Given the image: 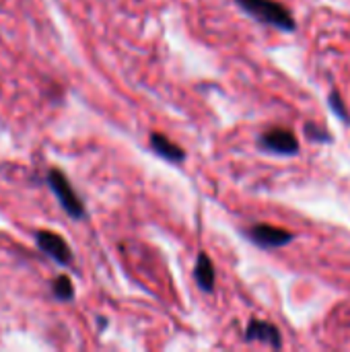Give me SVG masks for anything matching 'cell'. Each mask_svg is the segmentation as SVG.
Wrapping results in <instances>:
<instances>
[{
  "instance_id": "obj_1",
  "label": "cell",
  "mask_w": 350,
  "mask_h": 352,
  "mask_svg": "<svg viewBox=\"0 0 350 352\" xmlns=\"http://www.w3.org/2000/svg\"><path fill=\"white\" fill-rule=\"evenodd\" d=\"M237 6L262 25L293 33L297 29L293 12L276 0H235Z\"/></svg>"
},
{
  "instance_id": "obj_2",
  "label": "cell",
  "mask_w": 350,
  "mask_h": 352,
  "mask_svg": "<svg viewBox=\"0 0 350 352\" xmlns=\"http://www.w3.org/2000/svg\"><path fill=\"white\" fill-rule=\"evenodd\" d=\"M45 182H47L50 190L54 192V196L58 198L62 210H64L70 219H74V221L85 219V214H87V212H85V204H83V200L78 198V194L72 190L68 177H66L60 169H50L47 175H45Z\"/></svg>"
},
{
  "instance_id": "obj_3",
  "label": "cell",
  "mask_w": 350,
  "mask_h": 352,
  "mask_svg": "<svg viewBox=\"0 0 350 352\" xmlns=\"http://www.w3.org/2000/svg\"><path fill=\"white\" fill-rule=\"evenodd\" d=\"M258 146L272 155L291 157V155L299 153V140L295 138V134L291 130H285V128H272V130H266L264 134H260Z\"/></svg>"
},
{
  "instance_id": "obj_4",
  "label": "cell",
  "mask_w": 350,
  "mask_h": 352,
  "mask_svg": "<svg viewBox=\"0 0 350 352\" xmlns=\"http://www.w3.org/2000/svg\"><path fill=\"white\" fill-rule=\"evenodd\" d=\"M245 235L252 243H256L262 250H278V248L289 245L295 239L291 231L272 227V225H254L245 231Z\"/></svg>"
},
{
  "instance_id": "obj_5",
  "label": "cell",
  "mask_w": 350,
  "mask_h": 352,
  "mask_svg": "<svg viewBox=\"0 0 350 352\" xmlns=\"http://www.w3.org/2000/svg\"><path fill=\"white\" fill-rule=\"evenodd\" d=\"M35 243L56 264H60V266L72 264V252H70V248H68V243L64 241L62 235H58L54 231H37L35 233Z\"/></svg>"
},
{
  "instance_id": "obj_6",
  "label": "cell",
  "mask_w": 350,
  "mask_h": 352,
  "mask_svg": "<svg viewBox=\"0 0 350 352\" xmlns=\"http://www.w3.org/2000/svg\"><path fill=\"white\" fill-rule=\"evenodd\" d=\"M243 336L248 342H264L272 349L283 346V336H281L278 328L270 322H264V320H250Z\"/></svg>"
},
{
  "instance_id": "obj_7",
  "label": "cell",
  "mask_w": 350,
  "mask_h": 352,
  "mask_svg": "<svg viewBox=\"0 0 350 352\" xmlns=\"http://www.w3.org/2000/svg\"><path fill=\"white\" fill-rule=\"evenodd\" d=\"M149 144L153 148V153L169 163H184L186 161V151L175 144L173 140H169L165 134H159V132H153L151 138H149Z\"/></svg>"
},
{
  "instance_id": "obj_8",
  "label": "cell",
  "mask_w": 350,
  "mask_h": 352,
  "mask_svg": "<svg viewBox=\"0 0 350 352\" xmlns=\"http://www.w3.org/2000/svg\"><path fill=\"white\" fill-rule=\"evenodd\" d=\"M215 266L212 260L206 254H198L196 258V266H194V280L200 287V291L204 293H212L215 291Z\"/></svg>"
},
{
  "instance_id": "obj_9",
  "label": "cell",
  "mask_w": 350,
  "mask_h": 352,
  "mask_svg": "<svg viewBox=\"0 0 350 352\" xmlns=\"http://www.w3.org/2000/svg\"><path fill=\"white\" fill-rule=\"evenodd\" d=\"M52 293L58 301H72L74 299V287H72V280L64 274L56 276L54 283H52Z\"/></svg>"
},
{
  "instance_id": "obj_10",
  "label": "cell",
  "mask_w": 350,
  "mask_h": 352,
  "mask_svg": "<svg viewBox=\"0 0 350 352\" xmlns=\"http://www.w3.org/2000/svg\"><path fill=\"white\" fill-rule=\"evenodd\" d=\"M303 132H305V136H307L309 140H314V142H324V144L332 142V134H330L324 126H320V124H316V122H307V124L303 126Z\"/></svg>"
},
{
  "instance_id": "obj_11",
  "label": "cell",
  "mask_w": 350,
  "mask_h": 352,
  "mask_svg": "<svg viewBox=\"0 0 350 352\" xmlns=\"http://www.w3.org/2000/svg\"><path fill=\"white\" fill-rule=\"evenodd\" d=\"M328 103H330V109H332L340 120H344V122L349 124L350 113H349V109L344 107V101H342V97H340V93H338V91H332V93L328 95Z\"/></svg>"
}]
</instances>
